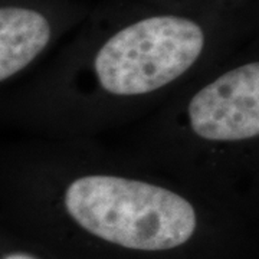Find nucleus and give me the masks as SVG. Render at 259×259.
Returning <instances> with one entry per match:
<instances>
[{"instance_id": "obj_4", "label": "nucleus", "mask_w": 259, "mask_h": 259, "mask_svg": "<svg viewBox=\"0 0 259 259\" xmlns=\"http://www.w3.org/2000/svg\"><path fill=\"white\" fill-rule=\"evenodd\" d=\"M51 39L47 18L33 9L0 8V81L26 68Z\"/></svg>"}, {"instance_id": "obj_5", "label": "nucleus", "mask_w": 259, "mask_h": 259, "mask_svg": "<svg viewBox=\"0 0 259 259\" xmlns=\"http://www.w3.org/2000/svg\"><path fill=\"white\" fill-rule=\"evenodd\" d=\"M3 259H36L30 255H26V253H12V255H8L6 258Z\"/></svg>"}, {"instance_id": "obj_3", "label": "nucleus", "mask_w": 259, "mask_h": 259, "mask_svg": "<svg viewBox=\"0 0 259 259\" xmlns=\"http://www.w3.org/2000/svg\"><path fill=\"white\" fill-rule=\"evenodd\" d=\"M189 120L209 141H242L259 134V64L242 65L214 79L192 98Z\"/></svg>"}, {"instance_id": "obj_2", "label": "nucleus", "mask_w": 259, "mask_h": 259, "mask_svg": "<svg viewBox=\"0 0 259 259\" xmlns=\"http://www.w3.org/2000/svg\"><path fill=\"white\" fill-rule=\"evenodd\" d=\"M204 32L179 16L143 19L111 36L95 56V74L107 93L141 95L173 82L197 61Z\"/></svg>"}, {"instance_id": "obj_1", "label": "nucleus", "mask_w": 259, "mask_h": 259, "mask_svg": "<svg viewBox=\"0 0 259 259\" xmlns=\"http://www.w3.org/2000/svg\"><path fill=\"white\" fill-rule=\"evenodd\" d=\"M65 207L85 231L128 249L177 248L196 231L193 206L146 182L93 175L68 186Z\"/></svg>"}]
</instances>
